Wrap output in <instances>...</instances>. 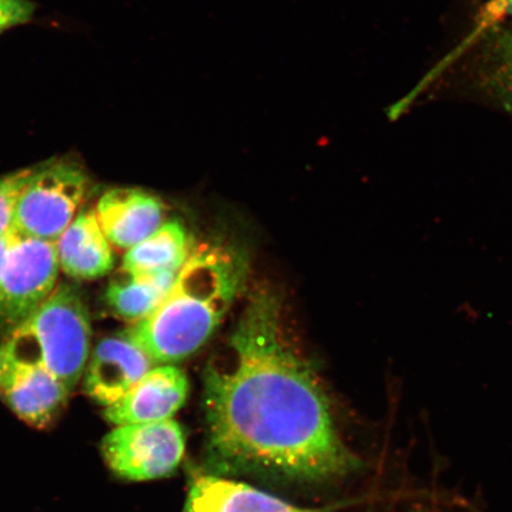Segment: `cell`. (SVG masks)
Wrapping results in <instances>:
<instances>
[{
  "label": "cell",
  "instance_id": "obj_4",
  "mask_svg": "<svg viewBox=\"0 0 512 512\" xmlns=\"http://www.w3.org/2000/svg\"><path fill=\"white\" fill-rule=\"evenodd\" d=\"M88 184L76 163L56 160L38 166L18 198L15 232L56 242L78 216Z\"/></svg>",
  "mask_w": 512,
  "mask_h": 512
},
{
  "label": "cell",
  "instance_id": "obj_10",
  "mask_svg": "<svg viewBox=\"0 0 512 512\" xmlns=\"http://www.w3.org/2000/svg\"><path fill=\"white\" fill-rule=\"evenodd\" d=\"M108 241L131 249L163 224V204L144 190L114 188L99 198L94 209Z\"/></svg>",
  "mask_w": 512,
  "mask_h": 512
},
{
  "label": "cell",
  "instance_id": "obj_13",
  "mask_svg": "<svg viewBox=\"0 0 512 512\" xmlns=\"http://www.w3.org/2000/svg\"><path fill=\"white\" fill-rule=\"evenodd\" d=\"M189 254V239L182 224L166 222L149 238L128 249L123 271L128 275L178 272Z\"/></svg>",
  "mask_w": 512,
  "mask_h": 512
},
{
  "label": "cell",
  "instance_id": "obj_8",
  "mask_svg": "<svg viewBox=\"0 0 512 512\" xmlns=\"http://www.w3.org/2000/svg\"><path fill=\"white\" fill-rule=\"evenodd\" d=\"M189 381L172 364L152 368L113 405L105 418L115 426L146 424L171 419L187 401Z\"/></svg>",
  "mask_w": 512,
  "mask_h": 512
},
{
  "label": "cell",
  "instance_id": "obj_1",
  "mask_svg": "<svg viewBox=\"0 0 512 512\" xmlns=\"http://www.w3.org/2000/svg\"><path fill=\"white\" fill-rule=\"evenodd\" d=\"M208 451L217 470L319 483L357 471L311 364L270 290L249 298L226 349L204 371Z\"/></svg>",
  "mask_w": 512,
  "mask_h": 512
},
{
  "label": "cell",
  "instance_id": "obj_15",
  "mask_svg": "<svg viewBox=\"0 0 512 512\" xmlns=\"http://www.w3.org/2000/svg\"><path fill=\"white\" fill-rule=\"evenodd\" d=\"M483 79L490 94L512 114V44L504 32L486 47Z\"/></svg>",
  "mask_w": 512,
  "mask_h": 512
},
{
  "label": "cell",
  "instance_id": "obj_5",
  "mask_svg": "<svg viewBox=\"0 0 512 512\" xmlns=\"http://www.w3.org/2000/svg\"><path fill=\"white\" fill-rule=\"evenodd\" d=\"M60 270L55 242L12 233L0 280V324L8 332L46 302Z\"/></svg>",
  "mask_w": 512,
  "mask_h": 512
},
{
  "label": "cell",
  "instance_id": "obj_6",
  "mask_svg": "<svg viewBox=\"0 0 512 512\" xmlns=\"http://www.w3.org/2000/svg\"><path fill=\"white\" fill-rule=\"evenodd\" d=\"M101 452L115 475L146 482L177 470L185 453V434L174 419L118 426L102 440Z\"/></svg>",
  "mask_w": 512,
  "mask_h": 512
},
{
  "label": "cell",
  "instance_id": "obj_9",
  "mask_svg": "<svg viewBox=\"0 0 512 512\" xmlns=\"http://www.w3.org/2000/svg\"><path fill=\"white\" fill-rule=\"evenodd\" d=\"M155 362L125 334L101 339L92 351L85 370V390L101 406L117 402Z\"/></svg>",
  "mask_w": 512,
  "mask_h": 512
},
{
  "label": "cell",
  "instance_id": "obj_3",
  "mask_svg": "<svg viewBox=\"0 0 512 512\" xmlns=\"http://www.w3.org/2000/svg\"><path fill=\"white\" fill-rule=\"evenodd\" d=\"M92 325L78 287L61 284L32 315L6 335L0 349L37 364L73 390L91 354Z\"/></svg>",
  "mask_w": 512,
  "mask_h": 512
},
{
  "label": "cell",
  "instance_id": "obj_18",
  "mask_svg": "<svg viewBox=\"0 0 512 512\" xmlns=\"http://www.w3.org/2000/svg\"><path fill=\"white\" fill-rule=\"evenodd\" d=\"M11 235L12 234L0 236V280H2L6 255H8L10 247Z\"/></svg>",
  "mask_w": 512,
  "mask_h": 512
},
{
  "label": "cell",
  "instance_id": "obj_17",
  "mask_svg": "<svg viewBox=\"0 0 512 512\" xmlns=\"http://www.w3.org/2000/svg\"><path fill=\"white\" fill-rule=\"evenodd\" d=\"M34 12L35 5L30 0H0V34L28 23Z\"/></svg>",
  "mask_w": 512,
  "mask_h": 512
},
{
  "label": "cell",
  "instance_id": "obj_14",
  "mask_svg": "<svg viewBox=\"0 0 512 512\" xmlns=\"http://www.w3.org/2000/svg\"><path fill=\"white\" fill-rule=\"evenodd\" d=\"M178 272L165 271L144 275H128L107 287L106 302L118 316L138 320L149 316L168 296Z\"/></svg>",
  "mask_w": 512,
  "mask_h": 512
},
{
  "label": "cell",
  "instance_id": "obj_12",
  "mask_svg": "<svg viewBox=\"0 0 512 512\" xmlns=\"http://www.w3.org/2000/svg\"><path fill=\"white\" fill-rule=\"evenodd\" d=\"M183 512H322L303 509L251 485L217 476H197Z\"/></svg>",
  "mask_w": 512,
  "mask_h": 512
},
{
  "label": "cell",
  "instance_id": "obj_20",
  "mask_svg": "<svg viewBox=\"0 0 512 512\" xmlns=\"http://www.w3.org/2000/svg\"><path fill=\"white\" fill-rule=\"evenodd\" d=\"M507 3L511 6L512 8V0H507Z\"/></svg>",
  "mask_w": 512,
  "mask_h": 512
},
{
  "label": "cell",
  "instance_id": "obj_16",
  "mask_svg": "<svg viewBox=\"0 0 512 512\" xmlns=\"http://www.w3.org/2000/svg\"><path fill=\"white\" fill-rule=\"evenodd\" d=\"M34 170L35 168L23 169L0 177V236L15 232L18 198Z\"/></svg>",
  "mask_w": 512,
  "mask_h": 512
},
{
  "label": "cell",
  "instance_id": "obj_11",
  "mask_svg": "<svg viewBox=\"0 0 512 512\" xmlns=\"http://www.w3.org/2000/svg\"><path fill=\"white\" fill-rule=\"evenodd\" d=\"M61 270L70 278L94 280L114 266L112 243L94 210H82L56 242Z\"/></svg>",
  "mask_w": 512,
  "mask_h": 512
},
{
  "label": "cell",
  "instance_id": "obj_7",
  "mask_svg": "<svg viewBox=\"0 0 512 512\" xmlns=\"http://www.w3.org/2000/svg\"><path fill=\"white\" fill-rule=\"evenodd\" d=\"M70 392L47 369L0 349V399L25 424L40 430L49 427L66 406Z\"/></svg>",
  "mask_w": 512,
  "mask_h": 512
},
{
  "label": "cell",
  "instance_id": "obj_19",
  "mask_svg": "<svg viewBox=\"0 0 512 512\" xmlns=\"http://www.w3.org/2000/svg\"><path fill=\"white\" fill-rule=\"evenodd\" d=\"M505 37H507V40L512 44V32H504Z\"/></svg>",
  "mask_w": 512,
  "mask_h": 512
},
{
  "label": "cell",
  "instance_id": "obj_2",
  "mask_svg": "<svg viewBox=\"0 0 512 512\" xmlns=\"http://www.w3.org/2000/svg\"><path fill=\"white\" fill-rule=\"evenodd\" d=\"M245 277V261L232 248L198 247L179 268L168 296L125 335L155 363L184 360L214 334Z\"/></svg>",
  "mask_w": 512,
  "mask_h": 512
}]
</instances>
